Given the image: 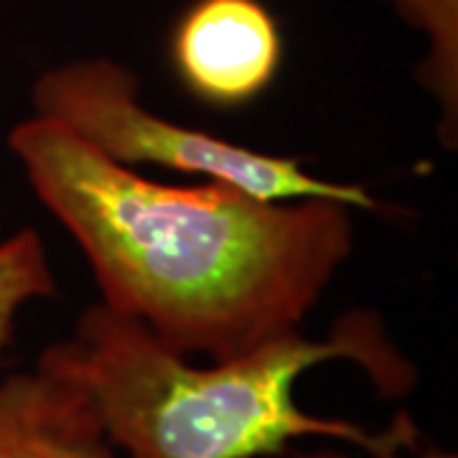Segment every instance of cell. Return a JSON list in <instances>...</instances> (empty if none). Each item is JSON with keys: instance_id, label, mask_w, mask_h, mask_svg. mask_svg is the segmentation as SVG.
Wrapping results in <instances>:
<instances>
[{"instance_id": "obj_1", "label": "cell", "mask_w": 458, "mask_h": 458, "mask_svg": "<svg viewBox=\"0 0 458 458\" xmlns=\"http://www.w3.org/2000/svg\"><path fill=\"white\" fill-rule=\"evenodd\" d=\"M38 201L82 247L107 309L183 357H240L298 331L354 247L352 207L174 186L29 117L8 135Z\"/></svg>"}, {"instance_id": "obj_2", "label": "cell", "mask_w": 458, "mask_h": 458, "mask_svg": "<svg viewBox=\"0 0 458 458\" xmlns=\"http://www.w3.org/2000/svg\"><path fill=\"white\" fill-rule=\"evenodd\" d=\"M44 357L82 387L110 443L128 458H270L306 436L375 458H397L415 445L410 420L367 430L295 403L298 377L334 360L357 361L387 393L408 387V361L367 316L344 318L327 342L298 328L240 357L194 367L143 324L98 303Z\"/></svg>"}, {"instance_id": "obj_3", "label": "cell", "mask_w": 458, "mask_h": 458, "mask_svg": "<svg viewBox=\"0 0 458 458\" xmlns=\"http://www.w3.org/2000/svg\"><path fill=\"white\" fill-rule=\"evenodd\" d=\"M33 117L62 125L82 143L120 165L153 164L207 176L262 201L327 199L352 209H377V199L357 183L324 181L298 158L267 156L176 125L140 102V82L107 56L51 66L31 87Z\"/></svg>"}, {"instance_id": "obj_4", "label": "cell", "mask_w": 458, "mask_h": 458, "mask_svg": "<svg viewBox=\"0 0 458 458\" xmlns=\"http://www.w3.org/2000/svg\"><path fill=\"white\" fill-rule=\"evenodd\" d=\"M181 82L212 105H242L265 92L283 62V36L260 0H197L171 38Z\"/></svg>"}, {"instance_id": "obj_5", "label": "cell", "mask_w": 458, "mask_h": 458, "mask_svg": "<svg viewBox=\"0 0 458 458\" xmlns=\"http://www.w3.org/2000/svg\"><path fill=\"white\" fill-rule=\"evenodd\" d=\"M84 390L44 354L0 382V458H114Z\"/></svg>"}, {"instance_id": "obj_6", "label": "cell", "mask_w": 458, "mask_h": 458, "mask_svg": "<svg viewBox=\"0 0 458 458\" xmlns=\"http://www.w3.org/2000/svg\"><path fill=\"white\" fill-rule=\"evenodd\" d=\"M423 38L418 80L438 105V135L445 148L458 140V0H385Z\"/></svg>"}, {"instance_id": "obj_7", "label": "cell", "mask_w": 458, "mask_h": 458, "mask_svg": "<svg viewBox=\"0 0 458 458\" xmlns=\"http://www.w3.org/2000/svg\"><path fill=\"white\" fill-rule=\"evenodd\" d=\"M54 293V273L44 240L21 229L0 240V357L11 344L21 311Z\"/></svg>"}, {"instance_id": "obj_8", "label": "cell", "mask_w": 458, "mask_h": 458, "mask_svg": "<svg viewBox=\"0 0 458 458\" xmlns=\"http://www.w3.org/2000/svg\"><path fill=\"white\" fill-rule=\"evenodd\" d=\"M283 458H346L342 454H336V451H313V454H295V456H283ZM428 458H456L451 456V454H433V456Z\"/></svg>"}]
</instances>
